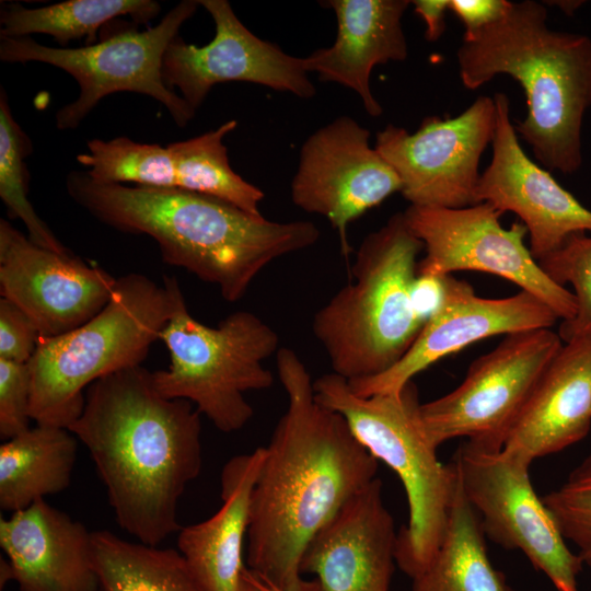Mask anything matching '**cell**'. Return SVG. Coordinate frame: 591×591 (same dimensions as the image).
Returning a JSON list of instances; mask_svg holds the SVG:
<instances>
[{
	"label": "cell",
	"mask_w": 591,
	"mask_h": 591,
	"mask_svg": "<svg viewBox=\"0 0 591 591\" xmlns=\"http://www.w3.org/2000/svg\"><path fill=\"white\" fill-rule=\"evenodd\" d=\"M32 141L14 119L5 91L0 92V198L13 219L25 224L28 239L45 248L70 252L34 210L27 199L30 174L25 158Z\"/></svg>",
	"instance_id": "30"
},
{
	"label": "cell",
	"mask_w": 591,
	"mask_h": 591,
	"mask_svg": "<svg viewBox=\"0 0 591 591\" xmlns=\"http://www.w3.org/2000/svg\"><path fill=\"white\" fill-rule=\"evenodd\" d=\"M494 101L493 159L479 176L475 204L488 202L501 213L514 212L528 229L529 250L538 262L570 235L591 233V210L522 150L510 120L508 96L497 92Z\"/></svg>",
	"instance_id": "18"
},
{
	"label": "cell",
	"mask_w": 591,
	"mask_h": 591,
	"mask_svg": "<svg viewBox=\"0 0 591 591\" xmlns=\"http://www.w3.org/2000/svg\"><path fill=\"white\" fill-rule=\"evenodd\" d=\"M451 462L485 535L505 548L520 551L557 591H579L584 565L535 493L531 465L502 448L470 440L457 448Z\"/></svg>",
	"instance_id": "10"
},
{
	"label": "cell",
	"mask_w": 591,
	"mask_h": 591,
	"mask_svg": "<svg viewBox=\"0 0 591 591\" xmlns=\"http://www.w3.org/2000/svg\"><path fill=\"white\" fill-rule=\"evenodd\" d=\"M276 362L288 407L265 447L252 493L246 563L253 573L290 587L302 578L309 541L376 477L379 461L339 413L316 399L294 350L280 347Z\"/></svg>",
	"instance_id": "1"
},
{
	"label": "cell",
	"mask_w": 591,
	"mask_h": 591,
	"mask_svg": "<svg viewBox=\"0 0 591 591\" xmlns=\"http://www.w3.org/2000/svg\"><path fill=\"white\" fill-rule=\"evenodd\" d=\"M510 4L508 0H449V9L464 23L465 33L495 22Z\"/></svg>",
	"instance_id": "35"
},
{
	"label": "cell",
	"mask_w": 591,
	"mask_h": 591,
	"mask_svg": "<svg viewBox=\"0 0 591 591\" xmlns=\"http://www.w3.org/2000/svg\"><path fill=\"white\" fill-rule=\"evenodd\" d=\"M403 213L426 252L417 275L443 277L459 270L493 274L540 299L561 322L573 317V293L554 282L533 258L524 245L528 229L522 222L503 229L502 213L488 202L464 208L410 205Z\"/></svg>",
	"instance_id": "12"
},
{
	"label": "cell",
	"mask_w": 591,
	"mask_h": 591,
	"mask_svg": "<svg viewBox=\"0 0 591 591\" xmlns=\"http://www.w3.org/2000/svg\"><path fill=\"white\" fill-rule=\"evenodd\" d=\"M160 11L153 0H67L39 8L5 3L0 10V36L47 34L60 48L86 37V45H92L97 43V30L115 18L129 15L137 24H148Z\"/></svg>",
	"instance_id": "26"
},
{
	"label": "cell",
	"mask_w": 591,
	"mask_h": 591,
	"mask_svg": "<svg viewBox=\"0 0 591 591\" xmlns=\"http://www.w3.org/2000/svg\"><path fill=\"white\" fill-rule=\"evenodd\" d=\"M117 278L71 252L33 243L0 219V293L32 320L39 337H56L95 316L109 301Z\"/></svg>",
	"instance_id": "16"
},
{
	"label": "cell",
	"mask_w": 591,
	"mask_h": 591,
	"mask_svg": "<svg viewBox=\"0 0 591 591\" xmlns=\"http://www.w3.org/2000/svg\"><path fill=\"white\" fill-rule=\"evenodd\" d=\"M591 429V335L561 346L509 430L503 452L528 464L584 439Z\"/></svg>",
	"instance_id": "21"
},
{
	"label": "cell",
	"mask_w": 591,
	"mask_h": 591,
	"mask_svg": "<svg viewBox=\"0 0 591 591\" xmlns=\"http://www.w3.org/2000/svg\"><path fill=\"white\" fill-rule=\"evenodd\" d=\"M543 501L582 564L591 567V453Z\"/></svg>",
	"instance_id": "32"
},
{
	"label": "cell",
	"mask_w": 591,
	"mask_h": 591,
	"mask_svg": "<svg viewBox=\"0 0 591 591\" xmlns=\"http://www.w3.org/2000/svg\"><path fill=\"white\" fill-rule=\"evenodd\" d=\"M369 139L370 131L350 116L335 118L304 141L291 182L293 204L328 220L347 259L349 224L402 188Z\"/></svg>",
	"instance_id": "14"
},
{
	"label": "cell",
	"mask_w": 591,
	"mask_h": 591,
	"mask_svg": "<svg viewBox=\"0 0 591 591\" xmlns=\"http://www.w3.org/2000/svg\"><path fill=\"white\" fill-rule=\"evenodd\" d=\"M39 333L16 304L0 299V359L28 362L35 352Z\"/></svg>",
	"instance_id": "34"
},
{
	"label": "cell",
	"mask_w": 591,
	"mask_h": 591,
	"mask_svg": "<svg viewBox=\"0 0 591 591\" xmlns=\"http://www.w3.org/2000/svg\"><path fill=\"white\" fill-rule=\"evenodd\" d=\"M316 399L339 413L355 438L403 484L408 522L397 533L395 558L413 580L425 572L440 545L456 485L455 468L443 464L419 420L414 382L399 392L359 396L332 372L313 382Z\"/></svg>",
	"instance_id": "7"
},
{
	"label": "cell",
	"mask_w": 591,
	"mask_h": 591,
	"mask_svg": "<svg viewBox=\"0 0 591 591\" xmlns=\"http://www.w3.org/2000/svg\"><path fill=\"white\" fill-rule=\"evenodd\" d=\"M67 428L36 425L0 445V507L15 512L65 490L78 441Z\"/></svg>",
	"instance_id": "24"
},
{
	"label": "cell",
	"mask_w": 591,
	"mask_h": 591,
	"mask_svg": "<svg viewBox=\"0 0 591 591\" xmlns=\"http://www.w3.org/2000/svg\"><path fill=\"white\" fill-rule=\"evenodd\" d=\"M199 5L197 0L181 1L153 27L143 32L126 30L79 48L48 47L28 36H0V60L44 62L66 71L77 81L79 96L55 115L59 130L78 128L102 99L117 92L154 99L167 109L175 124L184 128L195 112L165 85L162 61L169 44Z\"/></svg>",
	"instance_id": "9"
},
{
	"label": "cell",
	"mask_w": 591,
	"mask_h": 591,
	"mask_svg": "<svg viewBox=\"0 0 591 591\" xmlns=\"http://www.w3.org/2000/svg\"><path fill=\"white\" fill-rule=\"evenodd\" d=\"M495 129L494 97L478 96L459 116L426 117L413 134L390 124L374 148L398 175L410 205L464 208L475 205L480 157Z\"/></svg>",
	"instance_id": "13"
},
{
	"label": "cell",
	"mask_w": 591,
	"mask_h": 591,
	"mask_svg": "<svg viewBox=\"0 0 591 591\" xmlns=\"http://www.w3.org/2000/svg\"><path fill=\"white\" fill-rule=\"evenodd\" d=\"M422 250L403 212L363 239L349 282L312 321L334 373L347 381L378 375L412 347L425 325L412 300Z\"/></svg>",
	"instance_id": "5"
},
{
	"label": "cell",
	"mask_w": 591,
	"mask_h": 591,
	"mask_svg": "<svg viewBox=\"0 0 591 591\" xmlns=\"http://www.w3.org/2000/svg\"><path fill=\"white\" fill-rule=\"evenodd\" d=\"M443 282L441 306L403 358L378 375L348 381L357 395L397 393L422 370L477 340L551 328L558 321L544 302L524 290L508 298L488 299L478 297L468 282L452 275L443 276Z\"/></svg>",
	"instance_id": "17"
},
{
	"label": "cell",
	"mask_w": 591,
	"mask_h": 591,
	"mask_svg": "<svg viewBox=\"0 0 591 591\" xmlns=\"http://www.w3.org/2000/svg\"><path fill=\"white\" fill-rule=\"evenodd\" d=\"M413 591H514L488 557L480 520L457 475L440 545Z\"/></svg>",
	"instance_id": "25"
},
{
	"label": "cell",
	"mask_w": 591,
	"mask_h": 591,
	"mask_svg": "<svg viewBox=\"0 0 591 591\" xmlns=\"http://www.w3.org/2000/svg\"><path fill=\"white\" fill-rule=\"evenodd\" d=\"M248 576L256 587L257 591H322L318 582L301 578L290 587H280L274 582L253 573L248 568Z\"/></svg>",
	"instance_id": "38"
},
{
	"label": "cell",
	"mask_w": 591,
	"mask_h": 591,
	"mask_svg": "<svg viewBox=\"0 0 591 591\" xmlns=\"http://www.w3.org/2000/svg\"><path fill=\"white\" fill-rule=\"evenodd\" d=\"M177 282L165 277L160 286L142 274L124 275L90 321L56 337H39L27 362L32 420L69 429L82 414L84 391L93 382L141 366L172 316Z\"/></svg>",
	"instance_id": "6"
},
{
	"label": "cell",
	"mask_w": 591,
	"mask_h": 591,
	"mask_svg": "<svg viewBox=\"0 0 591 591\" xmlns=\"http://www.w3.org/2000/svg\"><path fill=\"white\" fill-rule=\"evenodd\" d=\"M86 147L88 152L77 155V161L94 181L177 188L173 158L167 146L117 137L108 141L92 139Z\"/></svg>",
	"instance_id": "29"
},
{
	"label": "cell",
	"mask_w": 591,
	"mask_h": 591,
	"mask_svg": "<svg viewBox=\"0 0 591 591\" xmlns=\"http://www.w3.org/2000/svg\"><path fill=\"white\" fill-rule=\"evenodd\" d=\"M198 2L213 20V38L205 46H195L178 34L162 61L165 85L172 91L178 89L195 113L213 85L229 81L260 84L301 99L315 95L304 58L288 55L254 35L227 0Z\"/></svg>",
	"instance_id": "15"
},
{
	"label": "cell",
	"mask_w": 591,
	"mask_h": 591,
	"mask_svg": "<svg viewBox=\"0 0 591 591\" xmlns=\"http://www.w3.org/2000/svg\"><path fill=\"white\" fill-rule=\"evenodd\" d=\"M544 3H549V5H556L567 15H572L576 12V10L584 3V1L560 0V1H544Z\"/></svg>",
	"instance_id": "39"
},
{
	"label": "cell",
	"mask_w": 591,
	"mask_h": 591,
	"mask_svg": "<svg viewBox=\"0 0 591 591\" xmlns=\"http://www.w3.org/2000/svg\"><path fill=\"white\" fill-rule=\"evenodd\" d=\"M200 413L162 396L152 372L123 369L93 382L69 430L88 449L118 525L159 546L181 530L178 501L201 470Z\"/></svg>",
	"instance_id": "2"
},
{
	"label": "cell",
	"mask_w": 591,
	"mask_h": 591,
	"mask_svg": "<svg viewBox=\"0 0 591 591\" xmlns=\"http://www.w3.org/2000/svg\"><path fill=\"white\" fill-rule=\"evenodd\" d=\"M92 534L45 499L0 519V546L20 591H97Z\"/></svg>",
	"instance_id": "20"
},
{
	"label": "cell",
	"mask_w": 591,
	"mask_h": 591,
	"mask_svg": "<svg viewBox=\"0 0 591 591\" xmlns=\"http://www.w3.org/2000/svg\"><path fill=\"white\" fill-rule=\"evenodd\" d=\"M236 124L231 119L215 130L167 144L177 188L218 198L253 216H263L259 205L264 193L230 166L223 139Z\"/></svg>",
	"instance_id": "28"
},
{
	"label": "cell",
	"mask_w": 591,
	"mask_h": 591,
	"mask_svg": "<svg viewBox=\"0 0 591 591\" xmlns=\"http://www.w3.org/2000/svg\"><path fill=\"white\" fill-rule=\"evenodd\" d=\"M444 298L443 277L417 275L412 300L417 315L426 323L441 306Z\"/></svg>",
	"instance_id": "36"
},
{
	"label": "cell",
	"mask_w": 591,
	"mask_h": 591,
	"mask_svg": "<svg viewBox=\"0 0 591 591\" xmlns=\"http://www.w3.org/2000/svg\"><path fill=\"white\" fill-rule=\"evenodd\" d=\"M92 537L97 591H201L176 549L129 542L105 530Z\"/></svg>",
	"instance_id": "27"
},
{
	"label": "cell",
	"mask_w": 591,
	"mask_h": 591,
	"mask_svg": "<svg viewBox=\"0 0 591 591\" xmlns=\"http://www.w3.org/2000/svg\"><path fill=\"white\" fill-rule=\"evenodd\" d=\"M66 189L100 222L152 237L163 262L218 286L228 302L243 298L268 264L320 239L311 221H270L181 188L101 183L85 171H71Z\"/></svg>",
	"instance_id": "3"
},
{
	"label": "cell",
	"mask_w": 591,
	"mask_h": 591,
	"mask_svg": "<svg viewBox=\"0 0 591 591\" xmlns=\"http://www.w3.org/2000/svg\"><path fill=\"white\" fill-rule=\"evenodd\" d=\"M242 591H257L256 587L254 586L253 581L251 580L248 576L247 568L244 572V582H243Z\"/></svg>",
	"instance_id": "40"
},
{
	"label": "cell",
	"mask_w": 591,
	"mask_h": 591,
	"mask_svg": "<svg viewBox=\"0 0 591 591\" xmlns=\"http://www.w3.org/2000/svg\"><path fill=\"white\" fill-rule=\"evenodd\" d=\"M31 371L27 362L0 359V437L12 439L30 429Z\"/></svg>",
	"instance_id": "33"
},
{
	"label": "cell",
	"mask_w": 591,
	"mask_h": 591,
	"mask_svg": "<svg viewBox=\"0 0 591 591\" xmlns=\"http://www.w3.org/2000/svg\"><path fill=\"white\" fill-rule=\"evenodd\" d=\"M337 33L332 46L320 48L304 57L308 72L318 79L335 82L356 92L372 117L383 108L370 88L373 68L390 61H403L408 47L402 18L409 0H329Z\"/></svg>",
	"instance_id": "22"
},
{
	"label": "cell",
	"mask_w": 591,
	"mask_h": 591,
	"mask_svg": "<svg viewBox=\"0 0 591 591\" xmlns=\"http://www.w3.org/2000/svg\"><path fill=\"white\" fill-rule=\"evenodd\" d=\"M561 346L551 328L506 335L471 363L457 387L420 404L419 420L430 443L438 449L463 437L502 448L538 376Z\"/></svg>",
	"instance_id": "11"
},
{
	"label": "cell",
	"mask_w": 591,
	"mask_h": 591,
	"mask_svg": "<svg viewBox=\"0 0 591 591\" xmlns=\"http://www.w3.org/2000/svg\"><path fill=\"white\" fill-rule=\"evenodd\" d=\"M170 354L165 370L152 372L155 390L186 399L222 432L242 429L253 417L248 391L270 387L264 362L279 350L277 332L250 311H236L212 327L189 313L177 282L172 316L160 334Z\"/></svg>",
	"instance_id": "8"
},
{
	"label": "cell",
	"mask_w": 591,
	"mask_h": 591,
	"mask_svg": "<svg viewBox=\"0 0 591 591\" xmlns=\"http://www.w3.org/2000/svg\"><path fill=\"white\" fill-rule=\"evenodd\" d=\"M557 285L569 283L576 299V313L561 322L558 335L564 343L591 335V236L575 233L553 253L537 262Z\"/></svg>",
	"instance_id": "31"
},
{
	"label": "cell",
	"mask_w": 591,
	"mask_h": 591,
	"mask_svg": "<svg viewBox=\"0 0 591 591\" xmlns=\"http://www.w3.org/2000/svg\"><path fill=\"white\" fill-rule=\"evenodd\" d=\"M397 533L375 477L309 541L300 572L322 591H390Z\"/></svg>",
	"instance_id": "19"
},
{
	"label": "cell",
	"mask_w": 591,
	"mask_h": 591,
	"mask_svg": "<svg viewBox=\"0 0 591 591\" xmlns=\"http://www.w3.org/2000/svg\"><path fill=\"white\" fill-rule=\"evenodd\" d=\"M415 13L426 24L425 37L429 42L440 38L445 28V10L449 9V0H415L412 1Z\"/></svg>",
	"instance_id": "37"
},
{
	"label": "cell",
	"mask_w": 591,
	"mask_h": 591,
	"mask_svg": "<svg viewBox=\"0 0 591 591\" xmlns=\"http://www.w3.org/2000/svg\"><path fill=\"white\" fill-rule=\"evenodd\" d=\"M546 20L543 2H511L495 22L464 33L459 73L470 90L497 74L518 81L528 113L515 131L547 170L572 174L582 163V121L591 106V38L551 30Z\"/></svg>",
	"instance_id": "4"
},
{
	"label": "cell",
	"mask_w": 591,
	"mask_h": 591,
	"mask_svg": "<svg viewBox=\"0 0 591 591\" xmlns=\"http://www.w3.org/2000/svg\"><path fill=\"white\" fill-rule=\"evenodd\" d=\"M265 457V447L231 457L221 472L218 511L177 532V551L201 591H242L251 497Z\"/></svg>",
	"instance_id": "23"
}]
</instances>
